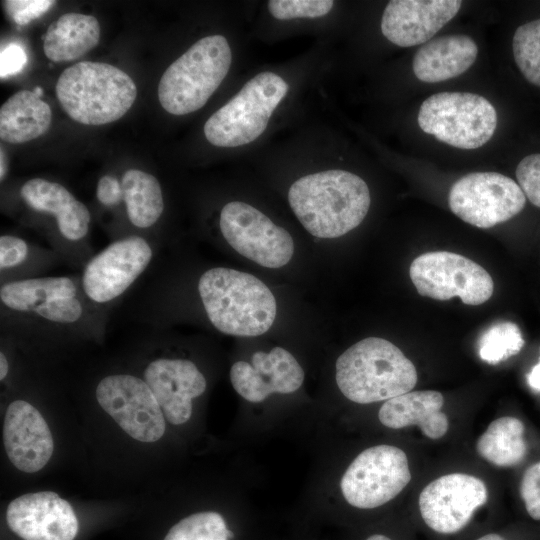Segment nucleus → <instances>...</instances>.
<instances>
[{
	"label": "nucleus",
	"mask_w": 540,
	"mask_h": 540,
	"mask_svg": "<svg viewBox=\"0 0 540 540\" xmlns=\"http://www.w3.org/2000/svg\"><path fill=\"white\" fill-rule=\"evenodd\" d=\"M524 343L521 330L515 323L501 321L481 335L478 353L483 361L495 365L518 354Z\"/></svg>",
	"instance_id": "28"
},
{
	"label": "nucleus",
	"mask_w": 540,
	"mask_h": 540,
	"mask_svg": "<svg viewBox=\"0 0 540 540\" xmlns=\"http://www.w3.org/2000/svg\"><path fill=\"white\" fill-rule=\"evenodd\" d=\"M231 61V48L224 36L198 40L163 73L158 85L163 109L180 116L202 108L226 77Z\"/></svg>",
	"instance_id": "5"
},
{
	"label": "nucleus",
	"mask_w": 540,
	"mask_h": 540,
	"mask_svg": "<svg viewBox=\"0 0 540 540\" xmlns=\"http://www.w3.org/2000/svg\"><path fill=\"white\" fill-rule=\"evenodd\" d=\"M417 120L423 132L441 142L460 149H476L493 136L497 113L478 94L442 92L421 104Z\"/></svg>",
	"instance_id": "7"
},
{
	"label": "nucleus",
	"mask_w": 540,
	"mask_h": 540,
	"mask_svg": "<svg viewBox=\"0 0 540 540\" xmlns=\"http://www.w3.org/2000/svg\"><path fill=\"white\" fill-rule=\"evenodd\" d=\"M20 195L33 210L53 215L64 238L78 241L87 235L91 220L88 208L61 184L30 179L22 185Z\"/></svg>",
	"instance_id": "21"
},
{
	"label": "nucleus",
	"mask_w": 540,
	"mask_h": 540,
	"mask_svg": "<svg viewBox=\"0 0 540 540\" xmlns=\"http://www.w3.org/2000/svg\"><path fill=\"white\" fill-rule=\"evenodd\" d=\"M51 121L50 106L33 91L21 90L0 108V138L11 144L25 143L45 134Z\"/></svg>",
	"instance_id": "24"
},
{
	"label": "nucleus",
	"mask_w": 540,
	"mask_h": 540,
	"mask_svg": "<svg viewBox=\"0 0 540 540\" xmlns=\"http://www.w3.org/2000/svg\"><path fill=\"white\" fill-rule=\"evenodd\" d=\"M520 494L528 515L540 521V461L526 469L520 483Z\"/></svg>",
	"instance_id": "34"
},
{
	"label": "nucleus",
	"mask_w": 540,
	"mask_h": 540,
	"mask_svg": "<svg viewBox=\"0 0 540 540\" xmlns=\"http://www.w3.org/2000/svg\"><path fill=\"white\" fill-rule=\"evenodd\" d=\"M28 256V245L19 237L3 235L0 237V268L1 270L16 267L23 263Z\"/></svg>",
	"instance_id": "35"
},
{
	"label": "nucleus",
	"mask_w": 540,
	"mask_h": 540,
	"mask_svg": "<svg viewBox=\"0 0 540 540\" xmlns=\"http://www.w3.org/2000/svg\"><path fill=\"white\" fill-rule=\"evenodd\" d=\"M365 540H393V539L385 534L375 533L368 536Z\"/></svg>",
	"instance_id": "42"
},
{
	"label": "nucleus",
	"mask_w": 540,
	"mask_h": 540,
	"mask_svg": "<svg viewBox=\"0 0 540 540\" xmlns=\"http://www.w3.org/2000/svg\"><path fill=\"white\" fill-rule=\"evenodd\" d=\"M527 382L534 391L540 392V360L529 372Z\"/></svg>",
	"instance_id": "38"
},
{
	"label": "nucleus",
	"mask_w": 540,
	"mask_h": 540,
	"mask_svg": "<svg viewBox=\"0 0 540 540\" xmlns=\"http://www.w3.org/2000/svg\"><path fill=\"white\" fill-rule=\"evenodd\" d=\"M451 211L464 222L486 229L522 211L526 196L513 179L496 172L469 173L457 180L448 197Z\"/></svg>",
	"instance_id": "10"
},
{
	"label": "nucleus",
	"mask_w": 540,
	"mask_h": 540,
	"mask_svg": "<svg viewBox=\"0 0 540 540\" xmlns=\"http://www.w3.org/2000/svg\"><path fill=\"white\" fill-rule=\"evenodd\" d=\"M461 5L459 0L390 1L382 15V34L400 47L426 43L457 14Z\"/></svg>",
	"instance_id": "19"
},
{
	"label": "nucleus",
	"mask_w": 540,
	"mask_h": 540,
	"mask_svg": "<svg viewBox=\"0 0 540 540\" xmlns=\"http://www.w3.org/2000/svg\"><path fill=\"white\" fill-rule=\"evenodd\" d=\"M233 536L222 515L209 511L180 520L170 528L164 540H229Z\"/></svg>",
	"instance_id": "29"
},
{
	"label": "nucleus",
	"mask_w": 540,
	"mask_h": 540,
	"mask_svg": "<svg viewBox=\"0 0 540 540\" xmlns=\"http://www.w3.org/2000/svg\"><path fill=\"white\" fill-rule=\"evenodd\" d=\"M278 74L264 71L249 79L240 91L215 111L204 125L208 142L217 147H238L256 140L288 92Z\"/></svg>",
	"instance_id": "6"
},
{
	"label": "nucleus",
	"mask_w": 540,
	"mask_h": 540,
	"mask_svg": "<svg viewBox=\"0 0 540 540\" xmlns=\"http://www.w3.org/2000/svg\"><path fill=\"white\" fill-rule=\"evenodd\" d=\"M153 256L150 244L140 236L117 240L96 254L85 266L82 288L96 303L122 295L143 273Z\"/></svg>",
	"instance_id": "14"
},
{
	"label": "nucleus",
	"mask_w": 540,
	"mask_h": 540,
	"mask_svg": "<svg viewBox=\"0 0 540 540\" xmlns=\"http://www.w3.org/2000/svg\"><path fill=\"white\" fill-rule=\"evenodd\" d=\"M100 39V25L92 15L65 13L51 23L43 38V50L53 62L80 58Z\"/></svg>",
	"instance_id": "25"
},
{
	"label": "nucleus",
	"mask_w": 540,
	"mask_h": 540,
	"mask_svg": "<svg viewBox=\"0 0 540 540\" xmlns=\"http://www.w3.org/2000/svg\"><path fill=\"white\" fill-rule=\"evenodd\" d=\"M75 282L67 276L15 280L0 288L1 303L58 324L76 323L83 315Z\"/></svg>",
	"instance_id": "15"
},
{
	"label": "nucleus",
	"mask_w": 540,
	"mask_h": 540,
	"mask_svg": "<svg viewBox=\"0 0 540 540\" xmlns=\"http://www.w3.org/2000/svg\"><path fill=\"white\" fill-rule=\"evenodd\" d=\"M121 183L130 222L138 228L154 225L164 210L158 180L142 170L130 169L123 174Z\"/></svg>",
	"instance_id": "27"
},
{
	"label": "nucleus",
	"mask_w": 540,
	"mask_h": 540,
	"mask_svg": "<svg viewBox=\"0 0 540 540\" xmlns=\"http://www.w3.org/2000/svg\"><path fill=\"white\" fill-rule=\"evenodd\" d=\"M9 364L3 352L0 353V380H4L8 374Z\"/></svg>",
	"instance_id": "39"
},
{
	"label": "nucleus",
	"mask_w": 540,
	"mask_h": 540,
	"mask_svg": "<svg viewBox=\"0 0 540 540\" xmlns=\"http://www.w3.org/2000/svg\"><path fill=\"white\" fill-rule=\"evenodd\" d=\"M524 431V424L518 418L500 417L492 421L479 437L476 444L477 452L495 466H516L525 459L527 454Z\"/></svg>",
	"instance_id": "26"
},
{
	"label": "nucleus",
	"mask_w": 540,
	"mask_h": 540,
	"mask_svg": "<svg viewBox=\"0 0 540 540\" xmlns=\"http://www.w3.org/2000/svg\"><path fill=\"white\" fill-rule=\"evenodd\" d=\"M27 53L18 43L7 44L0 53L1 79L20 73L27 64Z\"/></svg>",
	"instance_id": "36"
},
{
	"label": "nucleus",
	"mask_w": 540,
	"mask_h": 540,
	"mask_svg": "<svg viewBox=\"0 0 540 540\" xmlns=\"http://www.w3.org/2000/svg\"><path fill=\"white\" fill-rule=\"evenodd\" d=\"M487 500L484 481L465 473H451L435 479L421 491L419 513L430 531L451 536L465 530Z\"/></svg>",
	"instance_id": "12"
},
{
	"label": "nucleus",
	"mask_w": 540,
	"mask_h": 540,
	"mask_svg": "<svg viewBox=\"0 0 540 540\" xmlns=\"http://www.w3.org/2000/svg\"><path fill=\"white\" fill-rule=\"evenodd\" d=\"M443 395L434 390L410 391L386 400L378 417L382 425L401 429L417 425L430 439L443 437L449 428L447 415L441 411Z\"/></svg>",
	"instance_id": "22"
},
{
	"label": "nucleus",
	"mask_w": 540,
	"mask_h": 540,
	"mask_svg": "<svg viewBox=\"0 0 540 540\" xmlns=\"http://www.w3.org/2000/svg\"><path fill=\"white\" fill-rule=\"evenodd\" d=\"M516 178L525 196L540 208V154L524 157L516 168Z\"/></svg>",
	"instance_id": "32"
},
{
	"label": "nucleus",
	"mask_w": 540,
	"mask_h": 540,
	"mask_svg": "<svg viewBox=\"0 0 540 540\" xmlns=\"http://www.w3.org/2000/svg\"><path fill=\"white\" fill-rule=\"evenodd\" d=\"M3 442L11 463L20 471L33 473L42 469L52 456L51 431L30 403L15 400L7 408Z\"/></svg>",
	"instance_id": "20"
},
{
	"label": "nucleus",
	"mask_w": 540,
	"mask_h": 540,
	"mask_svg": "<svg viewBox=\"0 0 540 540\" xmlns=\"http://www.w3.org/2000/svg\"><path fill=\"white\" fill-rule=\"evenodd\" d=\"M55 4L51 0H6L3 7L14 23L23 26L46 13Z\"/></svg>",
	"instance_id": "33"
},
{
	"label": "nucleus",
	"mask_w": 540,
	"mask_h": 540,
	"mask_svg": "<svg viewBox=\"0 0 540 540\" xmlns=\"http://www.w3.org/2000/svg\"><path fill=\"white\" fill-rule=\"evenodd\" d=\"M230 380L241 397L258 403L273 393L297 391L303 384L304 371L289 351L274 347L269 353L255 352L251 363L235 362L230 369Z\"/></svg>",
	"instance_id": "17"
},
{
	"label": "nucleus",
	"mask_w": 540,
	"mask_h": 540,
	"mask_svg": "<svg viewBox=\"0 0 540 540\" xmlns=\"http://www.w3.org/2000/svg\"><path fill=\"white\" fill-rule=\"evenodd\" d=\"M198 292L211 324L228 335L252 337L267 332L276 317V299L257 277L215 267L198 281Z\"/></svg>",
	"instance_id": "2"
},
{
	"label": "nucleus",
	"mask_w": 540,
	"mask_h": 540,
	"mask_svg": "<svg viewBox=\"0 0 540 540\" xmlns=\"http://www.w3.org/2000/svg\"><path fill=\"white\" fill-rule=\"evenodd\" d=\"M512 48L515 62L523 76L540 87V19L516 29Z\"/></svg>",
	"instance_id": "30"
},
{
	"label": "nucleus",
	"mask_w": 540,
	"mask_h": 540,
	"mask_svg": "<svg viewBox=\"0 0 540 540\" xmlns=\"http://www.w3.org/2000/svg\"><path fill=\"white\" fill-rule=\"evenodd\" d=\"M6 522L24 540H74L78 533L72 506L51 491L24 494L11 501Z\"/></svg>",
	"instance_id": "16"
},
{
	"label": "nucleus",
	"mask_w": 540,
	"mask_h": 540,
	"mask_svg": "<svg viewBox=\"0 0 540 540\" xmlns=\"http://www.w3.org/2000/svg\"><path fill=\"white\" fill-rule=\"evenodd\" d=\"M409 275L421 296L440 301L458 296L464 304L476 306L488 301L494 291L492 277L482 266L448 251L418 256Z\"/></svg>",
	"instance_id": "8"
},
{
	"label": "nucleus",
	"mask_w": 540,
	"mask_h": 540,
	"mask_svg": "<svg viewBox=\"0 0 540 540\" xmlns=\"http://www.w3.org/2000/svg\"><path fill=\"white\" fill-rule=\"evenodd\" d=\"M478 47L462 34L446 35L423 44L416 52L412 67L422 82L436 83L457 77L475 62Z\"/></svg>",
	"instance_id": "23"
},
{
	"label": "nucleus",
	"mask_w": 540,
	"mask_h": 540,
	"mask_svg": "<svg viewBox=\"0 0 540 540\" xmlns=\"http://www.w3.org/2000/svg\"><path fill=\"white\" fill-rule=\"evenodd\" d=\"M474 540H509V539L503 534H500L497 532H489L475 538Z\"/></svg>",
	"instance_id": "40"
},
{
	"label": "nucleus",
	"mask_w": 540,
	"mask_h": 540,
	"mask_svg": "<svg viewBox=\"0 0 540 540\" xmlns=\"http://www.w3.org/2000/svg\"><path fill=\"white\" fill-rule=\"evenodd\" d=\"M33 92L40 97L43 91L40 87H36Z\"/></svg>",
	"instance_id": "43"
},
{
	"label": "nucleus",
	"mask_w": 540,
	"mask_h": 540,
	"mask_svg": "<svg viewBox=\"0 0 540 540\" xmlns=\"http://www.w3.org/2000/svg\"><path fill=\"white\" fill-rule=\"evenodd\" d=\"M336 383L350 401L369 404L410 392L417 383L414 364L390 341L368 337L336 361Z\"/></svg>",
	"instance_id": "3"
},
{
	"label": "nucleus",
	"mask_w": 540,
	"mask_h": 540,
	"mask_svg": "<svg viewBox=\"0 0 540 540\" xmlns=\"http://www.w3.org/2000/svg\"><path fill=\"white\" fill-rule=\"evenodd\" d=\"M97 198L105 206H114L124 200L122 183L111 175H104L97 185Z\"/></svg>",
	"instance_id": "37"
},
{
	"label": "nucleus",
	"mask_w": 540,
	"mask_h": 540,
	"mask_svg": "<svg viewBox=\"0 0 540 540\" xmlns=\"http://www.w3.org/2000/svg\"><path fill=\"white\" fill-rule=\"evenodd\" d=\"M288 201L303 227L319 238H337L356 228L370 207V191L358 175L327 170L305 175L288 191Z\"/></svg>",
	"instance_id": "1"
},
{
	"label": "nucleus",
	"mask_w": 540,
	"mask_h": 540,
	"mask_svg": "<svg viewBox=\"0 0 540 540\" xmlns=\"http://www.w3.org/2000/svg\"><path fill=\"white\" fill-rule=\"evenodd\" d=\"M144 381L155 395L164 417L174 425L190 419L192 399L206 389L204 375L186 359L161 358L150 362L144 371Z\"/></svg>",
	"instance_id": "18"
},
{
	"label": "nucleus",
	"mask_w": 540,
	"mask_h": 540,
	"mask_svg": "<svg viewBox=\"0 0 540 540\" xmlns=\"http://www.w3.org/2000/svg\"><path fill=\"white\" fill-rule=\"evenodd\" d=\"M407 455L391 445L362 451L346 469L340 482L347 503L359 509H374L394 499L410 482Z\"/></svg>",
	"instance_id": "9"
},
{
	"label": "nucleus",
	"mask_w": 540,
	"mask_h": 540,
	"mask_svg": "<svg viewBox=\"0 0 540 540\" xmlns=\"http://www.w3.org/2000/svg\"><path fill=\"white\" fill-rule=\"evenodd\" d=\"M219 226L236 252L263 267H283L293 256L290 233L250 204L232 201L224 205Z\"/></svg>",
	"instance_id": "11"
},
{
	"label": "nucleus",
	"mask_w": 540,
	"mask_h": 540,
	"mask_svg": "<svg viewBox=\"0 0 540 540\" xmlns=\"http://www.w3.org/2000/svg\"><path fill=\"white\" fill-rule=\"evenodd\" d=\"M1 165H0V179L1 181H3V179L5 178L6 176V173H7V162H6V157H5V154L3 152V149H1Z\"/></svg>",
	"instance_id": "41"
},
{
	"label": "nucleus",
	"mask_w": 540,
	"mask_h": 540,
	"mask_svg": "<svg viewBox=\"0 0 540 540\" xmlns=\"http://www.w3.org/2000/svg\"><path fill=\"white\" fill-rule=\"evenodd\" d=\"M333 5L331 0H271L267 4L270 14L278 20L322 17Z\"/></svg>",
	"instance_id": "31"
},
{
	"label": "nucleus",
	"mask_w": 540,
	"mask_h": 540,
	"mask_svg": "<svg viewBox=\"0 0 540 540\" xmlns=\"http://www.w3.org/2000/svg\"><path fill=\"white\" fill-rule=\"evenodd\" d=\"M102 409L133 439L155 442L165 432L164 414L147 383L130 374L109 375L96 388Z\"/></svg>",
	"instance_id": "13"
},
{
	"label": "nucleus",
	"mask_w": 540,
	"mask_h": 540,
	"mask_svg": "<svg viewBox=\"0 0 540 540\" xmlns=\"http://www.w3.org/2000/svg\"><path fill=\"white\" fill-rule=\"evenodd\" d=\"M56 95L74 121L103 125L127 113L136 99L137 87L127 73L113 65L82 61L61 73Z\"/></svg>",
	"instance_id": "4"
}]
</instances>
